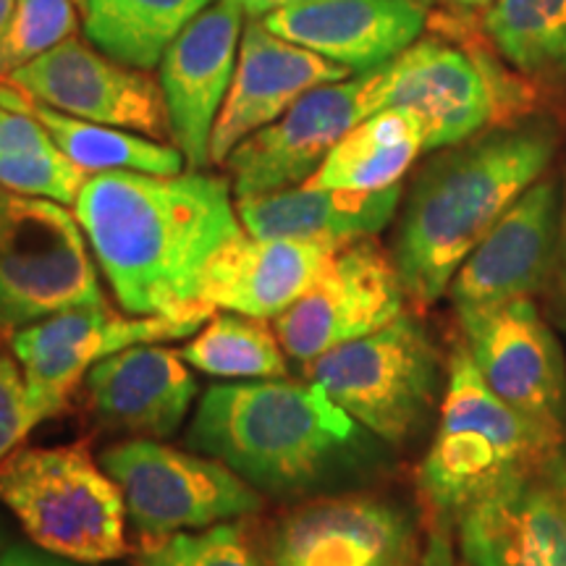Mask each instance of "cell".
I'll return each mask as SVG.
<instances>
[{
    "label": "cell",
    "mask_w": 566,
    "mask_h": 566,
    "mask_svg": "<svg viewBox=\"0 0 566 566\" xmlns=\"http://www.w3.org/2000/svg\"><path fill=\"white\" fill-rule=\"evenodd\" d=\"M454 3L464 6V9H485V6H491L493 0H454Z\"/></svg>",
    "instance_id": "obj_39"
},
{
    "label": "cell",
    "mask_w": 566,
    "mask_h": 566,
    "mask_svg": "<svg viewBox=\"0 0 566 566\" xmlns=\"http://www.w3.org/2000/svg\"><path fill=\"white\" fill-rule=\"evenodd\" d=\"M19 0H0V38H3L6 30H9L13 11H17Z\"/></svg>",
    "instance_id": "obj_38"
},
{
    "label": "cell",
    "mask_w": 566,
    "mask_h": 566,
    "mask_svg": "<svg viewBox=\"0 0 566 566\" xmlns=\"http://www.w3.org/2000/svg\"><path fill=\"white\" fill-rule=\"evenodd\" d=\"M260 21L279 38L365 74L405 53L428 13L420 0H300Z\"/></svg>",
    "instance_id": "obj_19"
},
{
    "label": "cell",
    "mask_w": 566,
    "mask_h": 566,
    "mask_svg": "<svg viewBox=\"0 0 566 566\" xmlns=\"http://www.w3.org/2000/svg\"><path fill=\"white\" fill-rule=\"evenodd\" d=\"M0 566H95V564L71 562V558L55 556L51 551L32 548V546H11L9 551L0 554Z\"/></svg>",
    "instance_id": "obj_35"
},
{
    "label": "cell",
    "mask_w": 566,
    "mask_h": 566,
    "mask_svg": "<svg viewBox=\"0 0 566 566\" xmlns=\"http://www.w3.org/2000/svg\"><path fill=\"white\" fill-rule=\"evenodd\" d=\"M233 3H237L244 13H250V17L263 19L268 13L286 9V6L292 3H300V0H233Z\"/></svg>",
    "instance_id": "obj_37"
},
{
    "label": "cell",
    "mask_w": 566,
    "mask_h": 566,
    "mask_svg": "<svg viewBox=\"0 0 566 566\" xmlns=\"http://www.w3.org/2000/svg\"><path fill=\"white\" fill-rule=\"evenodd\" d=\"M548 289H551V310H554V321L566 334V184L562 195V226H558L556 263H554V273H551Z\"/></svg>",
    "instance_id": "obj_33"
},
{
    "label": "cell",
    "mask_w": 566,
    "mask_h": 566,
    "mask_svg": "<svg viewBox=\"0 0 566 566\" xmlns=\"http://www.w3.org/2000/svg\"><path fill=\"white\" fill-rule=\"evenodd\" d=\"M76 3H80V6H82V9H84V0H76Z\"/></svg>",
    "instance_id": "obj_40"
},
{
    "label": "cell",
    "mask_w": 566,
    "mask_h": 566,
    "mask_svg": "<svg viewBox=\"0 0 566 566\" xmlns=\"http://www.w3.org/2000/svg\"><path fill=\"white\" fill-rule=\"evenodd\" d=\"M189 367L223 380L286 378V352L265 321L216 310L181 349Z\"/></svg>",
    "instance_id": "obj_28"
},
{
    "label": "cell",
    "mask_w": 566,
    "mask_h": 566,
    "mask_svg": "<svg viewBox=\"0 0 566 566\" xmlns=\"http://www.w3.org/2000/svg\"><path fill=\"white\" fill-rule=\"evenodd\" d=\"M304 373L367 433L391 446L420 433L441 391V357L424 325L409 313L321 354Z\"/></svg>",
    "instance_id": "obj_6"
},
{
    "label": "cell",
    "mask_w": 566,
    "mask_h": 566,
    "mask_svg": "<svg viewBox=\"0 0 566 566\" xmlns=\"http://www.w3.org/2000/svg\"><path fill=\"white\" fill-rule=\"evenodd\" d=\"M384 108L415 113L424 124V153H436L525 118L530 92L470 34L464 45L424 38L386 63Z\"/></svg>",
    "instance_id": "obj_8"
},
{
    "label": "cell",
    "mask_w": 566,
    "mask_h": 566,
    "mask_svg": "<svg viewBox=\"0 0 566 566\" xmlns=\"http://www.w3.org/2000/svg\"><path fill=\"white\" fill-rule=\"evenodd\" d=\"M420 153H424L420 118L405 108H384L354 126L304 187L378 192L401 184Z\"/></svg>",
    "instance_id": "obj_25"
},
{
    "label": "cell",
    "mask_w": 566,
    "mask_h": 566,
    "mask_svg": "<svg viewBox=\"0 0 566 566\" xmlns=\"http://www.w3.org/2000/svg\"><path fill=\"white\" fill-rule=\"evenodd\" d=\"M80 9L76 0H19L9 30L0 38V80L74 38L82 24Z\"/></svg>",
    "instance_id": "obj_31"
},
{
    "label": "cell",
    "mask_w": 566,
    "mask_h": 566,
    "mask_svg": "<svg viewBox=\"0 0 566 566\" xmlns=\"http://www.w3.org/2000/svg\"><path fill=\"white\" fill-rule=\"evenodd\" d=\"M558 150V126L525 116L436 150L401 208L394 263L407 300L433 307L516 197L541 179Z\"/></svg>",
    "instance_id": "obj_2"
},
{
    "label": "cell",
    "mask_w": 566,
    "mask_h": 566,
    "mask_svg": "<svg viewBox=\"0 0 566 566\" xmlns=\"http://www.w3.org/2000/svg\"><path fill=\"white\" fill-rule=\"evenodd\" d=\"M87 179L32 113L0 105V187L74 208Z\"/></svg>",
    "instance_id": "obj_27"
},
{
    "label": "cell",
    "mask_w": 566,
    "mask_h": 566,
    "mask_svg": "<svg viewBox=\"0 0 566 566\" xmlns=\"http://www.w3.org/2000/svg\"><path fill=\"white\" fill-rule=\"evenodd\" d=\"M462 342L485 384L533 420L566 428V359L533 296L457 310Z\"/></svg>",
    "instance_id": "obj_15"
},
{
    "label": "cell",
    "mask_w": 566,
    "mask_h": 566,
    "mask_svg": "<svg viewBox=\"0 0 566 566\" xmlns=\"http://www.w3.org/2000/svg\"><path fill=\"white\" fill-rule=\"evenodd\" d=\"M543 475H546L558 493L566 499V446L556 451L554 457L548 459V464L543 467Z\"/></svg>",
    "instance_id": "obj_36"
},
{
    "label": "cell",
    "mask_w": 566,
    "mask_h": 566,
    "mask_svg": "<svg viewBox=\"0 0 566 566\" xmlns=\"http://www.w3.org/2000/svg\"><path fill=\"white\" fill-rule=\"evenodd\" d=\"M0 105L32 113L51 134L55 147L84 174L137 171L174 176L181 174L184 163H187L176 145H166V142L150 139L129 129H118V126L92 124L84 118L66 116L51 105L38 103L6 76L0 80Z\"/></svg>",
    "instance_id": "obj_24"
},
{
    "label": "cell",
    "mask_w": 566,
    "mask_h": 566,
    "mask_svg": "<svg viewBox=\"0 0 566 566\" xmlns=\"http://www.w3.org/2000/svg\"><path fill=\"white\" fill-rule=\"evenodd\" d=\"M405 187L394 184L378 192L289 187L279 192L237 200L244 231L258 239H310L346 247L370 239L394 221Z\"/></svg>",
    "instance_id": "obj_23"
},
{
    "label": "cell",
    "mask_w": 566,
    "mask_h": 566,
    "mask_svg": "<svg viewBox=\"0 0 566 566\" xmlns=\"http://www.w3.org/2000/svg\"><path fill=\"white\" fill-rule=\"evenodd\" d=\"M446 527H449L446 522L436 520L415 566H454V548H451V537Z\"/></svg>",
    "instance_id": "obj_34"
},
{
    "label": "cell",
    "mask_w": 566,
    "mask_h": 566,
    "mask_svg": "<svg viewBox=\"0 0 566 566\" xmlns=\"http://www.w3.org/2000/svg\"><path fill=\"white\" fill-rule=\"evenodd\" d=\"M210 3L216 0H84V32L97 51L150 71Z\"/></svg>",
    "instance_id": "obj_26"
},
{
    "label": "cell",
    "mask_w": 566,
    "mask_h": 566,
    "mask_svg": "<svg viewBox=\"0 0 566 566\" xmlns=\"http://www.w3.org/2000/svg\"><path fill=\"white\" fill-rule=\"evenodd\" d=\"M90 409L134 438H171L197 399V380L181 349L139 344L111 354L84 375Z\"/></svg>",
    "instance_id": "obj_20"
},
{
    "label": "cell",
    "mask_w": 566,
    "mask_h": 566,
    "mask_svg": "<svg viewBox=\"0 0 566 566\" xmlns=\"http://www.w3.org/2000/svg\"><path fill=\"white\" fill-rule=\"evenodd\" d=\"M342 63L273 34L260 19L244 27L233 80L210 137V163L223 166L233 147L281 118L304 92L349 80Z\"/></svg>",
    "instance_id": "obj_18"
},
{
    "label": "cell",
    "mask_w": 566,
    "mask_h": 566,
    "mask_svg": "<svg viewBox=\"0 0 566 566\" xmlns=\"http://www.w3.org/2000/svg\"><path fill=\"white\" fill-rule=\"evenodd\" d=\"M103 302L87 237L69 205L0 187V336Z\"/></svg>",
    "instance_id": "obj_7"
},
{
    "label": "cell",
    "mask_w": 566,
    "mask_h": 566,
    "mask_svg": "<svg viewBox=\"0 0 566 566\" xmlns=\"http://www.w3.org/2000/svg\"><path fill=\"white\" fill-rule=\"evenodd\" d=\"M0 504L42 551L80 564L126 556V504L84 443L19 446L0 462Z\"/></svg>",
    "instance_id": "obj_5"
},
{
    "label": "cell",
    "mask_w": 566,
    "mask_h": 566,
    "mask_svg": "<svg viewBox=\"0 0 566 566\" xmlns=\"http://www.w3.org/2000/svg\"><path fill=\"white\" fill-rule=\"evenodd\" d=\"M412 516L378 495H325L275 520L268 566H415Z\"/></svg>",
    "instance_id": "obj_14"
},
{
    "label": "cell",
    "mask_w": 566,
    "mask_h": 566,
    "mask_svg": "<svg viewBox=\"0 0 566 566\" xmlns=\"http://www.w3.org/2000/svg\"><path fill=\"white\" fill-rule=\"evenodd\" d=\"M483 30L516 71L566 80V0H493Z\"/></svg>",
    "instance_id": "obj_29"
},
{
    "label": "cell",
    "mask_w": 566,
    "mask_h": 566,
    "mask_svg": "<svg viewBox=\"0 0 566 566\" xmlns=\"http://www.w3.org/2000/svg\"><path fill=\"white\" fill-rule=\"evenodd\" d=\"M137 566H268L258 554L244 520L184 530L160 541L139 543Z\"/></svg>",
    "instance_id": "obj_30"
},
{
    "label": "cell",
    "mask_w": 566,
    "mask_h": 566,
    "mask_svg": "<svg viewBox=\"0 0 566 566\" xmlns=\"http://www.w3.org/2000/svg\"><path fill=\"white\" fill-rule=\"evenodd\" d=\"M231 181L202 171L92 174L74 202L103 279L126 315H184L216 252L244 237Z\"/></svg>",
    "instance_id": "obj_1"
},
{
    "label": "cell",
    "mask_w": 566,
    "mask_h": 566,
    "mask_svg": "<svg viewBox=\"0 0 566 566\" xmlns=\"http://www.w3.org/2000/svg\"><path fill=\"white\" fill-rule=\"evenodd\" d=\"M363 430L315 380L271 378L210 386L187 443L221 459L258 491L296 499L349 467Z\"/></svg>",
    "instance_id": "obj_3"
},
{
    "label": "cell",
    "mask_w": 566,
    "mask_h": 566,
    "mask_svg": "<svg viewBox=\"0 0 566 566\" xmlns=\"http://www.w3.org/2000/svg\"><path fill=\"white\" fill-rule=\"evenodd\" d=\"M242 17L233 0H216L168 45L160 61L171 139L195 171L210 166V137L237 69Z\"/></svg>",
    "instance_id": "obj_17"
},
{
    "label": "cell",
    "mask_w": 566,
    "mask_h": 566,
    "mask_svg": "<svg viewBox=\"0 0 566 566\" xmlns=\"http://www.w3.org/2000/svg\"><path fill=\"white\" fill-rule=\"evenodd\" d=\"M101 464L122 488L139 543L244 520L265 506L263 493L221 459L174 449L158 438L113 443L101 454Z\"/></svg>",
    "instance_id": "obj_9"
},
{
    "label": "cell",
    "mask_w": 566,
    "mask_h": 566,
    "mask_svg": "<svg viewBox=\"0 0 566 566\" xmlns=\"http://www.w3.org/2000/svg\"><path fill=\"white\" fill-rule=\"evenodd\" d=\"M457 527L470 566H566V499L543 472L475 501Z\"/></svg>",
    "instance_id": "obj_21"
},
{
    "label": "cell",
    "mask_w": 566,
    "mask_h": 566,
    "mask_svg": "<svg viewBox=\"0 0 566 566\" xmlns=\"http://www.w3.org/2000/svg\"><path fill=\"white\" fill-rule=\"evenodd\" d=\"M34 428L38 424H34L19 359L0 352V462L17 451Z\"/></svg>",
    "instance_id": "obj_32"
},
{
    "label": "cell",
    "mask_w": 566,
    "mask_h": 566,
    "mask_svg": "<svg viewBox=\"0 0 566 566\" xmlns=\"http://www.w3.org/2000/svg\"><path fill=\"white\" fill-rule=\"evenodd\" d=\"M405 302L394 258L373 237L359 239L334 254L321 279L275 317L273 331L286 357L304 367L394 323L407 313Z\"/></svg>",
    "instance_id": "obj_12"
},
{
    "label": "cell",
    "mask_w": 566,
    "mask_h": 566,
    "mask_svg": "<svg viewBox=\"0 0 566 566\" xmlns=\"http://www.w3.org/2000/svg\"><path fill=\"white\" fill-rule=\"evenodd\" d=\"M562 189L551 176H541L516 197L512 208L467 254L449 296L454 310L491 307L525 300L548 289L556 263Z\"/></svg>",
    "instance_id": "obj_16"
},
{
    "label": "cell",
    "mask_w": 566,
    "mask_h": 566,
    "mask_svg": "<svg viewBox=\"0 0 566 566\" xmlns=\"http://www.w3.org/2000/svg\"><path fill=\"white\" fill-rule=\"evenodd\" d=\"M344 247L310 239H258L244 233L210 260L200 302L260 321H275L307 292Z\"/></svg>",
    "instance_id": "obj_22"
},
{
    "label": "cell",
    "mask_w": 566,
    "mask_h": 566,
    "mask_svg": "<svg viewBox=\"0 0 566 566\" xmlns=\"http://www.w3.org/2000/svg\"><path fill=\"white\" fill-rule=\"evenodd\" d=\"M216 313L200 307L184 315H118L108 302L74 307L13 334L11 352L24 373L34 424L66 412L76 386L97 363L139 344L195 336Z\"/></svg>",
    "instance_id": "obj_10"
},
{
    "label": "cell",
    "mask_w": 566,
    "mask_h": 566,
    "mask_svg": "<svg viewBox=\"0 0 566 566\" xmlns=\"http://www.w3.org/2000/svg\"><path fill=\"white\" fill-rule=\"evenodd\" d=\"M386 66L304 92L273 124L233 147L229 168L237 200L300 187L328 153L384 105Z\"/></svg>",
    "instance_id": "obj_11"
},
{
    "label": "cell",
    "mask_w": 566,
    "mask_h": 566,
    "mask_svg": "<svg viewBox=\"0 0 566 566\" xmlns=\"http://www.w3.org/2000/svg\"><path fill=\"white\" fill-rule=\"evenodd\" d=\"M562 443V430L506 405L459 342L446 367L438 428L417 485L436 520L451 525L475 501L543 472Z\"/></svg>",
    "instance_id": "obj_4"
},
{
    "label": "cell",
    "mask_w": 566,
    "mask_h": 566,
    "mask_svg": "<svg viewBox=\"0 0 566 566\" xmlns=\"http://www.w3.org/2000/svg\"><path fill=\"white\" fill-rule=\"evenodd\" d=\"M6 80L66 116L118 126L150 139L171 137L166 97L150 71L126 66L80 38L63 40Z\"/></svg>",
    "instance_id": "obj_13"
}]
</instances>
